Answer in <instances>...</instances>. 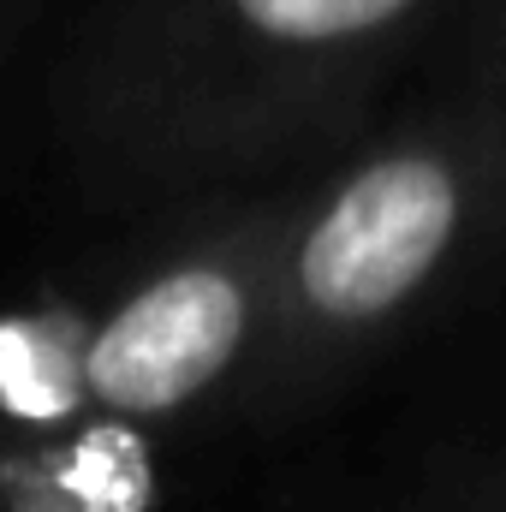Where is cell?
I'll return each instance as SVG.
<instances>
[{
    "mask_svg": "<svg viewBox=\"0 0 506 512\" xmlns=\"http://www.w3.org/2000/svg\"><path fill=\"white\" fill-rule=\"evenodd\" d=\"M245 340V292L221 268H179L137 292L84 352V382L120 411H173Z\"/></svg>",
    "mask_w": 506,
    "mask_h": 512,
    "instance_id": "7a4b0ae2",
    "label": "cell"
},
{
    "mask_svg": "<svg viewBox=\"0 0 506 512\" xmlns=\"http://www.w3.org/2000/svg\"><path fill=\"white\" fill-rule=\"evenodd\" d=\"M459 191L441 161L393 155L364 167L298 251V286L322 316L364 322L393 310L447 251Z\"/></svg>",
    "mask_w": 506,
    "mask_h": 512,
    "instance_id": "6da1fadb",
    "label": "cell"
},
{
    "mask_svg": "<svg viewBox=\"0 0 506 512\" xmlns=\"http://www.w3.org/2000/svg\"><path fill=\"white\" fill-rule=\"evenodd\" d=\"M274 42H340L399 18L411 0H233Z\"/></svg>",
    "mask_w": 506,
    "mask_h": 512,
    "instance_id": "3957f363",
    "label": "cell"
}]
</instances>
